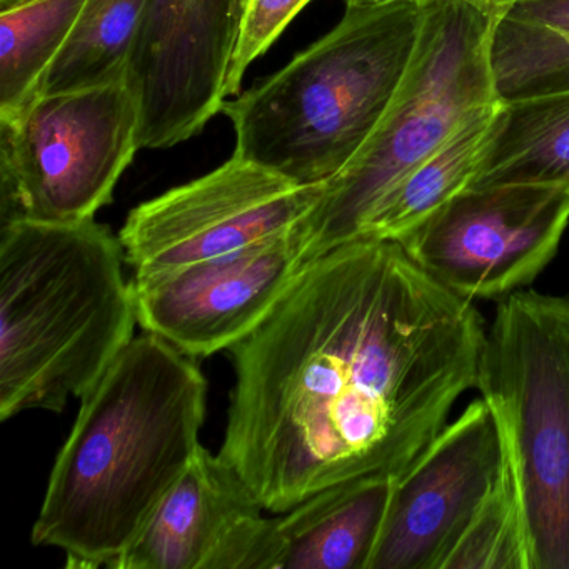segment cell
<instances>
[{"instance_id":"4fadbf2b","label":"cell","mask_w":569,"mask_h":569,"mask_svg":"<svg viewBox=\"0 0 569 569\" xmlns=\"http://www.w3.org/2000/svg\"><path fill=\"white\" fill-rule=\"evenodd\" d=\"M204 446L114 569H279L276 518Z\"/></svg>"},{"instance_id":"ba28073f","label":"cell","mask_w":569,"mask_h":569,"mask_svg":"<svg viewBox=\"0 0 569 569\" xmlns=\"http://www.w3.org/2000/svg\"><path fill=\"white\" fill-rule=\"evenodd\" d=\"M322 192L232 154L129 212L119 232L126 262L151 276L242 251L298 228Z\"/></svg>"},{"instance_id":"3957f363","label":"cell","mask_w":569,"mask_h":569,"mask_svg":"<svg viewBox=\"0 0 569 569\" xmlns=\"http://www.w3.org/2000/svg\"><path fill=\"white\" fill-rule=\"evenodd\" d=\"M119 236L96 219H11L0 231V419L62 411L134 339Z\"/></svg>"},{"instance_id":"2e32d148","label":"cell","mask_w":569,"mask_h":569,"mask_svg":"<svg viewBox=\"0 0 569 569\" xmlns=\"http://www.w3.org/2000/svg\"><path fill=\"white\" fill-rule=\"evenodd\" d=\"M505 101L476 112L435 154L412 169L381 199L359 239L399 241L436 209L468 188L495 138Z\"/></svg>"},{"instance_id":"5bb4252c","label":"cell","mask_w":569,"mask_h":569,"mask_svg":"<svg viewBox=\"0 0 569 569\" xmlns=\"http://www.w3.org/2000/svg\"><path fill=\"white\" fill-rule=\"evenodd\" d=\"M395 482L389 476L349 479L276 518L279 569H369Z\"/></svg>"},{"instance_id":"5b68a950","label":"cell","mask_w":569,"mask_h":569,"mask_svg":"<svg viewBox=\"0 0 569 569\" xmlns=\"http://www.w3.org/2000/svg\"><path fill=\"white\" fill-rule=\"evenodd\" d=\"M476 389L518 489L531 569H569V296H505Z\"/></svg>"},{"instance_id":"9c48e42d","label":"cell","mask_w":569,"mask_h":569,"mask_svg":"<svg viewBox=\"0 0 569 569\" xmlns=\"http://www.w3.org/2000/svg\"><path fill=\"white\" fill-rule=\"evenodd\" d=\"M568 224L569 188H466L396 242L436 281L472 301L531 284Z\"/></svg>"},{"instance_id":"8fae6325","label":"cell","mask_w":569,"mask_h":569,"mask_svg":"<svg viewBox=\"0 0 569 569\" xmlns=\"http://www.w3.org/2000/svg\"><path fill=\"white\" fill-rule=\"evenodd\" d=\"M238 0H149L129 62L139 146L169 149L222 111Z\"/></svg>"},{"instance_id":"ac0fdd59","label":"cell","mask_w":569,"mask_h":569,"mask_svg":"<svg viewBox=\"0 0 569 569\" xmlns=\"http://www.w3.org/2000/svg\"><path fill=\"white\" fill-rule=\"evenodd\" d=\"M88 0H32L0 11V124L41 96L46 76Z\"/></svg>"},{"instance_id":"7c38bea8","label":"cell","mask_w":569,"mask_h":569,"mask_svg":"<svg viewBox=\"0 0 569 569\" xmlns=\"http://www.w3.org/2000/svg\"><path fill=\"white\" fill-rule=\"evenodd\" d=\"M501 465L491 412L472 401L396 479L369 569H441Z\"/></svg>"},{"instance_id":"cb8c5ba5","label":"cell","mask_w":569,"mask_h":569,"mask_svg":"<svg viewBox=\"0 0 569 569\" xmlns=\"http://www.w3.org/2000/svg\"><path fill=\"white\" fill-rule=\"evenodd\" d=\"M28 2H32V0H0V11H8V9L28 4Z\"/></svg>"},{"instance_id":"277c9868","label":"cell","mask_w":569,"mask_h":569,"mask_svg":"<svg viewBox=\"0 0 569 569\" xmlns=\"http://www.w3.org/2000/svg\"><path fill=\"white\" fill-rule=\"evenodd\" d=\"M429 2L346 8L332 31L281 71L226 99L234 156L306 186L345 171L408 81Z\"/></svg>"},{"instance_id":"8992f818","label":"cell","mask_w":569,"mask_h":569,"mask_svg":"<svg viewBox=\"0 0 569 569\" xmlns=\"http://www.w3.org/2000/svg\"><path fill=\"white\" fill-rule=\"evenodd\" d=\"M495 29L459 0H431L405 88L359 154L326 182L305 219L312 259L356 241L381 199L435 154L476 112L498 101Z\"/></svg>"},{"instance_id":"52a82bcc","label":"cell","mask_w":569,"mask_h":569,"mask_svg":"<svg viewBox=\"0 0 569 569\" xmlns=\"http://www.w3.org/2000/svg\"><path fill=\"white\" fill-rule=\"evenodd\" d=\"M0 129L2 222L94 219L141 149L128 81L39 96Z\"/></svg>"},{"instance_id":"44dd1931","label":"cell","mask_w":569,"mask_h":569,"mask_svg":"<svg viewBox=\"0 0 569 569\" xmlns=\"http://www.w3.org/2000/svg\"><path fill=\"white\" fill-rule=\"evenodd\" d=\"M311 2L312 0H238L234 48L226 82L228 98L239 96L249 66L272 48L296 16Z\"/></svg>"},{"instance_id":"30bf717a","label":"cell","mask_w":569,"mask_h":569,"mask_svg":"<svg viewBox=\"0 0 569 569\" xmlns=\"http://www.w3.org/2000/svg\"><path fill=\"white\" fill-rule=\"evenodd\" d=\"M312 261L301 222L222 258L134 276L139 326L194 359L231 351L262 325Z\"/></svg>"},{"instance_id":"9a60e30c","label":"cell","mask_w":569,"mask_h":569,"mask_svg":"<svg viewBox=\"0 0 569 569\" xmlns=\"http://www.w3.org/2000/svg\"><path fill=\"white\" fill-rule=\"evenodd\" d=\"M505 184L569 188V88L505 101L468 188Z\"/></svg>"},{"instance_id":"603a6c76","label":"cell","mask_w":569,"mask_h":569,"mask_svg":"<svg viewBox=\"0 0 569 569\" xmlns=\"http://www.w3.org/2000/svg\"><path fill=\"white\" fill-rule=\"evenodd\" d=\"M346 8L369 9L382 6L399 4V2H419V0H345Z\"/></svg>"},{"instance_id":"7a4b0ae2","label":"cell","mask_w":569,"mask_h":569,"mask_svg":"<svg viewBox=\"0 0 569 569\" xmlns=\"http://www.w3.org/2000/svg\"><path fill=\"white\" fill-rule=\"evenodd\" d=\"M206 392L194 358L134 336L82 398L32 542L62 549L69 568H112L201 448Z\"/></svg>"},{"instance_id":"d6986e66","label":"cell","mask_w":569,"mask_h":569,"mask_svg":"<svg viewBox=\"0 0 569 569\" xmlns=\"http://www.w3.org/2000/svg\"><path fill=\"white\" fill-rule=\"evenodd\" d=\"M149 0H88L52 62L41 96L128 81Z\"/></svg>"},{"instance_id":"7402d4cb","label":"cell","mask_w":569,"mask_h":569,"mask_svg":"<svg viewBox=\"0 0 569 569\" xmlns=\"http://www.w3.org/2000/svg\"><path fill=\"white\" fill-rule=\"evenodd\" d=\"M478 12L492 29L498 28L521 0H459Z\"/></svg>"},{"instance_id":"e0dca14e","label":"cell","mask_w":569,"mask_h":569,"mask_svg":"<svg viewBox=\"0 0 569 569\" xmlns=\"http://www.w3.org/2000/svg\"><path fill=\"white\" fill-rule=\"evenodd\" d=\"M491 68L505 101L569 88V0H521L492 31Z\"/></svg>"},{"instance_id":"6da1fadb","label":"cell","mask_w":569,"mask_h":569,"mask_svg":"<svg viewBox=\"0 0 569 569\" xmlns=\"http://www.w3.org/2000/svg\"><path fill=\"white\" fill-rule=\"evenodd\" d=\"M485 335L399 242L339 246L231 349L219 456L278 515L349 479H398L476 388Z\"/></svg>"},{"instance_id":"ffe728a7","label":"cell","mask_w":569,"mask_h":569,"mask_svg":"<svg viewBox=\"0 0 569 569\" xmlns=\"http://www.w3.org/2000/svg\"><path fill=\"white\" fill-rule=\"evenodd\" d=\"M441 569H531L525 519L511 469H501Z\"/></svg>"}]
</instances>
